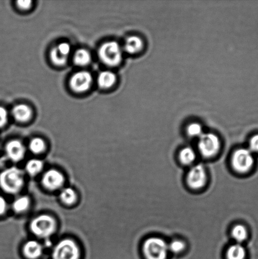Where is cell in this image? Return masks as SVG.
Returning a JSON list of instances; mask_svg holds the SVG:
<instances>
[{
	"label": "cell",
	"instance_id": "6da1fadb",
	"mask_svg": "<svg viewBox=\"0 0 258 259\" xmlns=\"http://www.w3.org/2000/svg\"><path fill=\"white\" fill-rule=\"evenodd\" d=\"M24 175L17 167H10L0 174V186L5 192L16 194L24 185Z\"/></svg>",
	"mask_w": 258,
	"mask_h": 259
},
{
	"label": "cell",
	"instance_id": "7a4b0ae2",
	"mask_svg": "<svg viewBox=\"0 0 258 259\" xmlns=\"http://www.w3.org/2000/svg\"><path fill=\"white\" fill-rule=\"evenodd\" d=\"M143 250L146 259H166L169 247L162 238L151 237L144 243Z\"/></svg>",
	"mask_w": 258,
	"mask_h": 259
},
{
	"label": "cell",
	"instance_id": "3957f363",
	"mask_svg": "<svg viewBox=\"0 0 258 259\" xmlns=\"http://www.w3.org/2000/svg\"><path fill=\"white\" fill-rule=\"evenodd\" d=\"M98 57L106 65L115 67L120 64L122 60V51L118 42H106L98 50Z\"/></svg>",
	"mask_w": 258,
	"mask_h": 259
},
{
	"label": "cell",
	"instance_id": "277c9868",
	"mask_svg": "<svg viewBox=\"0 0 258 259\" xmlns=\"http://www.w3.org/2000/svg\"><path fill=\"white\" fill-rule=\"evenodd\" d=\"M30 230L37 237L47 238L55 232L56 222L49 215H39L32 220L30 224Z\"/></svg>",
	"mask_w": 258,
	"mask_h": 259
},
{
	"label": "cell",
	"instance_id": "5b68a950",
	"mask_svg": "<svg viewBox=\"0 0 258 259\" xmlns=\"http://www.w3.org/2000/svg\"><path fill=\"white\" fill-rule=\"evenodd\" d=\"M80 250L73 240L65 239L56 246L53 252V259H79Z\"/></svg>",
	"mask_w": 258,
	"mask_h": 259
},
{
	"label": "cell",
	"instance_id": "8992f818",
	"mask_svg": "<svg viewBox=\"0 0 258 259\" xmlns=\"http://www.w3.org/2000/svg\"><path fill=\"white\" fill-rule=\"evenodd\" d=\"M232 164L237 172H246L249 171L254 164L252 152L249 149L237 150L232 156Z\"/></svg>",
	"mask_w": 258,
	"mask_h": 259
},
{
	"label": "cell",
	"instance_id": "52a82bcc",
	"mask_svg": "<svg viewBox=\"0 0 258 259\" xmlns=\"http://www.w3.org/2000/svg\"><path fill=\"white\" fill-rule=\"evenodd\" d=\"M220 144L219 137L214 134H203L199 137V151L204 157L215 156L219 151Z\"/></svg>",
	"mask_w": 258,
	"mask_h": 259
},
{
	"label": "cell",
	"instance_id": "ba28073f",
	"mask_svg": "<svg viewBox=\"0 0 258 259\" xmlns=\"http://www.w3.org/2000/svg\"><path fill=\"white\" fill-rule=\"evenodd\" d=\"M207 180V172L202 165L198 164L193 166L189 170L187 177L189 186L192 189H200L205 185Z\"/></svg>",
	"mask_w": 258,
	"mask_h": 259
},
{
	"label": "cell",
	"instance_id": "9c48e42d",
	"mask_svg": "<svg viewBox=\"0 0 258 259\" xmlns=\"http://www.w3.org/2000/svg\"><path fill=\"white\" fill-rule=\"evenodd\" d=\"M92 78L90 73L85 71L75 73L70 80V87L75 92L83 93L90 88Z\"/></svg>",
	"mask_w": 258,
	"mask_h": 259
},
{
	"label": "cell",
	"instance_id": "30bf717a",
	"mask_svg": "<svg viewBox=\"0 0 258 259\" xmlns=\"http://www.w3.org/2000/svg\"><path fill=\"white\" fill-rule=\"evenodd\" d=\"M42 184L46 189L55 190L59 189L64 184L65 179L60 171L50 169L42 177Z\"/></svg>",
	"mask_w": 258,
	"mask_h": 259
},
{
	"label": "cell",
	"instance_id": "8fae6325",
	"mask_svg": "<svg viewBox=\"0 0 258 259\" xmlns=\"http://www.w3.org/2000/svg\"><path fill=\"white\" fill-rule=\"evenodd\" d=\"M71 48L67 42L61 43L57 47L53 48L50 52V59L54 64L61 66L65 65L67 62Z\"/></svg>",
	"mask_w": 258,
	"mask_h": 259
},
{
	"label": "cell",
	"instance_id": "7c38bea8",
	"mask_svg": "<svg viewBox=\"0 0 258 259\" xmlns=\"http://www.w3.org/2000/svg\"><path fill=\"white\" fill-rule=\"evenodd\" d=\"M6 152L8 157L12 161L18 162L24 158L25 149L21 142L14 140L7 144Z\"/></svg>",
	"mask_w": 258,
	"mask_h": 259
},
{
	"label": "cell",
	"instance_id": "4fadbf2b",
	"mask_svg": "<svg viewBox=\"0 0 258 259\" xmlns=\"http://www.w3.org/2000/svg\"><path fill=\"white\" fill-rule=\"evenodd\" d=\"M24 253L27 258L36 259L42 255V246L36 241H29L24 245Z\"/></svg>",
	"mask_w": 258,
	"mask_h": 259
},
{
	"label": "cell",
	"instance_id": "5bb4252c",
	"mask_svg": "<svg viewBox=\"0 0 258 259\" xmlns=\"http://www.w3.org/2000/svg\"><path fill=\"white\" fill-rule=\"evenodd\" d=\"M143 46V40L140 37L132 35L128 37L126 40L124 48L126 52L130 54H135L142 50Z\"/></svg>",
	"mask_w": 258,
	"mask_h": 259
},
{
	"label": "cell",
	"instance_id": "9a60e30c",
	"mask_svg": "<svg viewBox=\"0 0 258 259\" xmlns=\"http://www.w3.org/2000/svg\"><path fill=\"white\" fill-rule=\"evenodd\" d=\"M13 116L15 120L24 122L29 120L32 115V111L29 106L25 105H19L15 106L12 110Z\"/></svg>",
	"mask_w": 258,
	"mask_h": 259
},
{
	"label": "cell",
	"instance_id": "2e32d148",
	"mask_svg": "<svg viewBox=\"0 0 258 259\" xmlns=\"http://www.w3.org/2000/svg\"><path fill=\"white\" fill-rule=\"evenodd\" d=\"M116 77L115 73L110 71L101 72L98 77V84L102 89H108L115 84Z\"/></svg>",
	"mask_w": 258,
	"mask_h": 259
},
{
	"label": "cell",
	"instance_id": "e0dca14e",
	"mask_svg": "<svg viewBox=\"0 0 258 259\" xmlns=\"http://www.w3.org/2000/svg\"><path fill=\"white\" fill-rule=\"evenodd\" d=\"M245 256L246 251L240 243L231 246L227 250V259H244Z\"/></svg>",
	"mask_w": 258,
	"mask_h": 259
},
{
	"label": "cell",
	"instance_id": "ac0fdd59",
	"mask_svg": "<svg viewBox=\"0 0 258 259\" xmlns=\"http://www.w3.org/2000/svg\"><path fill=\"white\" fill-rule=\"evenodd\" d=\"M91 56L87 50L81 49L75 53L73 60L76 65L78 66H85L90 63Z\"/></svg>",
	"mask_w": 258,
	"mask_h": 259
},
{
	"label": "cell",
	"instance_id": "d6986e66",
	"mask_svg": "<svg viewBox=\"0 0 258 259\" xmlns=\"http://www.w3.org/2000/svg\"><path fill=\"white\" fill-rule=\"evenodd\" d=\"M181 161L183 164L188 165L193 162L196 159V154L191 147H186L184 148L179 154Z\"/></svg>",
	"mask_w": 258,
	"mask_h": 259
},
{
	"label": "cell",
	"instance_id": "ffe728a7",
	"mask_svg": "<svg viewBox=\"0 0 258 259\" xmlns=\"http://www.w3.org/2000/svg\"><path fill=\"white\" fill-rule=\"evenodd\" d=\"M232 235L234 239L238 243L243 242L247 237L246 228L241 225H236L232 231Z\"/></svg>",
	"mask_w": 258,
	"mask_h": 259
},
{
	"label": "cell",
	"instance_id": "44dd1931",
	"mask_svg": "<svg viewBox=\"0 0 258 259\" xmlns=\"http://www.w3.org/2000/svg\"><path fill=\"white\" fill-rule=\"evenodd\" d=\"M43 162L39 159H31L26 164V170L28 174L32 176L36 175L42 171Z\"/></svg>",
	"mask_w": 258,
	"mask_h": 259
},
{
	"label": "cell",
	"instance_id": "7402d4cb",
	"mask_svg": "<svg viewBox=\"0 0 258 259\" xmlns=\"http://www.w3.org/2000/svg\"><path fill=\"white\" fill-rule=\"evenodd\" d=\"M30 205V200L27 197H20L15 200L13 204V209L17 212L25 211Z\"/></svg>",
	"mask_w": 258,
	"mask_h": 259
},
{
	"label": "cell",
	"instance_id": "603a6c76",
	"mask_svg": "<svg viewBox=\"0 0 258 259\" xmlns=\"http://www.w3.org/2000/svg\"><path fill=\"white\" fill-rule=\"evenodd\" d=\"M60 198L66 204L70 205L75 202L77 199L74 190L71 188H66L60 194Z\"/></svg>",
	"mask_w": 258,
	"mask_h": 259
},
{
	"label": "cell",
	"instance_id": "cb8c5ba5",
	"mask_svg": "<svg viewBox=\"0 0 258 259\" xmlns=\"http://www.w3.org/2000/svg\"><path fill=\"white\" fill-rule=\"evenodd\" d=\"M29 148L33 153L39 154L45 149L44 142L40 138L33 139L30 142Z\"/></svg>",
	"mask_w": 258,
	"mask_h": 259
},
{
	"label": "cell",
	"instance_id": "d4e9b609",
	"mask_svg": "<svg viewBox=\"0 0 258 259\" xmlns=\"http://www.w3.org/2000/svg\"><path fill=\"white\" fill-rule=\"evenodd\" d=\"M187 132L189 136L199 137L203 134V128L199 123H193L190 124L187 128Z\"/></svg>",
	"mask_w": 258,
	"mask_h": 259
},
{
	"label": "cell",
	"instance_id": "484cf974",
	"mask_svg": "<svg viewBox=\"0 0 258 259\" xmlns=\"http://www.w3.org/2000/svg\"><path fill=\"white\" fill-rule=\"evenodd\" d=\"M169 250L174 253H179L183 251L185 248V244L184 242L179 240H174L170 244L168 245Z\"/></svg>",
	"mask_w": 258,
	"mask_h": 259
},
{
	"label": "cell",
	"instance_id": "4316f807",
	"mask_svg": "<svg viewBox=\"0 0 258 259\" xmlns=\"http://www.w3.org/2000/svg\"><path fill=\"white\" fill-rule=\"evenodd\" d=\"M8 116L9 115H8L6 109L0 106V128L6 125L8 121Z\"/></svg>",
	"mask_w": 258,
	"mask_h": 259
},
{
	"label": "cell",
	"instance_id": "83f0119b",
	"mask_svg": "<svg viewBox=\"0 0 258 259\" xmlns=\"http://www.w3.org/2000/svg\"><path fill=\"white\" fill-rule=\"evenodd\" d=\"M252 153L258 152V135L252 137L249 142V149Z\"/></svg>",
	"mask_w": 258,
	"mask_h": 259
},
{
	"label": "cell",
	"instance_id": "f1b7e54d",
	"mask_svg": "<svg viewBox=\"0 0 258 259\" xmlns=\"http://www.w3.org/2000/svg\"><path fill=\"white\" fill-rule=\"evenodd\" d=\"M17 6L22 10L29 9L31 7L32 2L29 0H22V1H18L17 2Z\"/></svg>",
	"mask_w": 258,
	"mask_h": 259
},
{
	"label": "cell",
	"instance_id": "f546056e",
	"mask_svg": "<svg viewBox=\"0 0 258 259\" xmlns=\"http://www.w3.org/2000/svg\"><path fill=\"white\" fill-rule=\"evenodd\" d=\"M7 209V202L4 198L0 196V215L4 214Z\"/></svg>",
	"mask_w": 258,
	"mask_h": 259
}]
</instances>
